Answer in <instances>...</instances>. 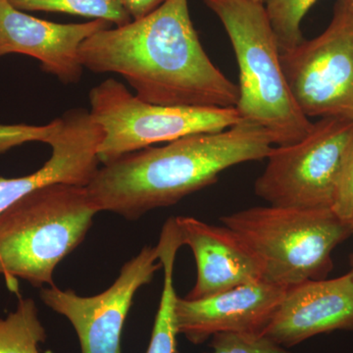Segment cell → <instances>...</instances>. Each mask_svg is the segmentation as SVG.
Returning a JSON list of instances; mask_svg holds the SVG:
<instances>
[{"label": "cell", "mask_w": 353, "mask_h": 353, "mask_svg": "<svg viewBox=\"0 0 353 353\" xmlns=\"http://www.w3.org/2000/svg\"><path fill=\"white\" fill-rule=\"evenodd\" d=\"M343 1L347 4L348 9L353 13V0H343Z\"/></svg>", "instance_id": "cell-23"}, {"label": "cell", "mask_w": 353, "mask_h": 353, "mask_svg": "<svg viewBox=\"0 0 353 353\" xmlns=\"http://www.w3.org/2000/svg\"><path fill=\"white\" fill-rule=\"evenodd\" d=\"M46 341V329L31 297H19L15 311L0 318V353H41Z\"/></svg>", "instance_id": "cell-16"}, {"label": "cell", "mask_w": 353, "mask_h": 353, "mask_svg": "<svg viewBox=\"0 0 353 353\" xmlns=\"http://www.w3.org/2000/svg\"><path fill=\"white\" fill-rule=\"evenodd\" d=\"M132 20H139L150 15L167 0H120Z\"/></svg>", "instance_id": "cell-22"}, {"label": "cell", "mask_w": 353, "mask_h": 353, "mask_svg": "<svg viewBox=\"0 0 353 353\" xmlns=\"http://www.w3.org/2000/svg\"><path fill=\"white\" fill-rule=\"evenodd\" d=\"M58 119L59 126L46 143L51 155L43 167L19 178H0V214L34 190L58 183L88 187L97 175L101 127L83 108L70 109Z\"/></svg>", "instance_id": "cell-11"}, {"label": "cell", "mask_w": 353, "mask_h": 353, "mask_svg": "<svg viewBox=\"0 0 353 353\" xmlns=\"http://www.w3.org/2000/svg\"><path fill=\"white\" fill-rule=\"evenodd\" d=\"M254 252L263 280L285 288L321 280L333 268L332 252L352 236L350 223L332 209L257 206L221 218Z\"/></svg>", "instance_id": "cell-5"}, {"label": "cell", "mask_w": 353, "mask_h": 353, "mask_svg": "<svg viewBox=\"0 0 353 353\" xmlns=\"http://www.w3.org/2000/svg\"><path fill=\"white\" fill-rule=\"evenodd\" d=\"M58 126V118L43 126L26 124L0 125V155L24 143L34 141L46 143L57 131Z\"/></svg>", "instance_id": "cell-20"}, {"label": "cell", "mask_w": 353, "mask_h": 353, "mask_svg": "<svg viewBox=\"0 0 353 353\" xmlns=\"http://www.w3.org/2000/svg\"><path fill=\"white\" fill-rule=\"evenodd\" d=\"M352 146L353 120L321 118L301 141L272 148L255 194L277 208L332 209Z\"/></svg>", "instance_id": "cell-7"}, {"label": "cell", "mask_w": 353, "mask_h": 353, "mask_svg": "<svg viewBox=\"0 0 353 353\" xmlns=\"http://www.w3.org/2000/svg\"><path fill=\"white\" fill-rule=\"evenodd\" d=\"M79 54L83 68L118 74L150 103L232 108L239 101L238 85L202 48L189 0H167L141 19L97 32Z\"/></svg>", "instance_id": "cell-1"}, {"label": "cell", "mask_w": 353, "mask_h": 353, "mask_svg": "<svg viewBox=\"0 0 353 353\" xmlns=\"http://www.w3.org/2000/svg\"><path fill=\"white\" fill-rule=\"evenodd\" d=\"M287 288L265 280L201 299H178L176 327L194 345L218 334L262 336Z\"/></svg>", "instance_id": "cell-10"}, {"label": "cell", "mask_w": 353, "mask_h": 353, "mask_svg": "<svg viewBox=\"0 0 353 353\" xmlns=\"http://www.w3.org/2000/svg\"><path fill=\"white\" fill-rule=\"evenodd\" d=\"M176 223L183 245L189 246L196 263V284L185 299H205L263 280L259 259L229 227L190 216H179Z\"/></svg>", "instance_id": "cell-14"}, {"label": "cell", "mask_w": 353, "mask_h": 353, "mask_svg": "<svg viewBox=\"0 0 353 353\" xmlns=\"http://www.w3.org/2000/svg\"><path fill=\"white\" fill-rule=\"evenodd\" d=\"M253 1L259 2V3H263V0H253Z\"/></svg>", "instance_id": "cell-26"}, {"label": "cell", "mask_w": 353, "mask_h": 353, "mask_svg": "<svg viewBox=\"0 0 353 353\" xmlns=\"http://www.w3.org/2000/svg\"><path fill=\"white\" fill-rule=\"evenodd\" d=\"M21 11L70 14L108 21L117 27L132 19L120 0H8Z\"/></svg>", "instance_id": "cell-17"}, {"label": "cell", "mask_w": 353, "mask_h": 353, "mask_svg": "<svg viewBox=\"0 0 353 353\" xmlns=\"http://www.w3.org/2000/svg\"><path fill=\"white\" fill-rule=\"evenodd\" d=\"M332 210L345 222L353 218V146L343 165Z\"/></svg>", "instance_id": "cell-21"}, {"label": "cell", "mask_w": 353, "mask_h": 353, "mask_svg": "<svg viewBox=\"0 0 353 353\" xmlns=\"http://www.w3.org/2000/svg\"><path fill=\"white\" fill-rule=\"evenodd\" d=\"M273 148L263 128L243 120L224 131L190 134L102 165L87 189L99 212L137 220L213 185L231 167L265 159Z\"/></svg>", "instance_id": "cell-2"}, {"label": "cell", "mask_w": 353, "mask_h": 353, "mask_svg": "<svg viewBox=\"0 0 353 353\" xmlns=\"http://www.w3.org/2000/svg\"><path fill=\"white\" fill-rule=\"evenodd\" d=\"M99 212L87 187L48 185L23 196L0 214V276L19 294L18 280L54 285L57 265L85 240Z\"/></svg>", "instance_id": "cell-3"}, {"label": "cell", "mask_w": 353, "mask_h": 353, "mask_svg": "<svg viewBox=\"0 0 353 353\" xmlns=\"http://www.w3.org/2000/svg\"><path fill=\"white\" fill-rule=\"evenodd\" d=\"M108 21L58 24L39 19L0 0V57L19 53L38 59L41 69L69 85L81 80V46L92 34L110 29Z\"/></svg>", "instance_id": "cell-12"}, {"label": "cell", "mask_w": 353, "mask_h": 353, "mask_svg": "<svg viewBox=\"0 0 353 353\" xmlns=\"http://www.w3.org/2000/svg\"><path fill=\"white\" fill-rule=\"evenodd\" d=\"M350 265H352V270H350V273L352 274L353 278V253L350 255Z\"/></svg>", "instance_id": "cell-24"}, {"label": "cell", "mask_w": 353, "mask_h": 353, "mask_svg": "<svg viewBox=\"0 0 353 353\" xmlns=\"http://www.w3.org/2000/svg\"><path fill=\"white\" fill-rule=\"evenodd\" d=\"M182 245L183 241L176 219L170 218L162 228L157 245L159 261L164 270L163 289L155 316L152 338L145 353H176V336L179 331L176 327V304L179 297L176 296L174 285V267L176 252Z\"/></svg>", "instance_id": "cell-15"}, {"label": "cell", "mask_w": 353, "mask_h": 353, "mask_svg": "<svg viewBox=\"0 0 353 353\" xmlns=\"http://www.w3.org/2000/svg\"><path fill=\"white\" fill-rule=\"evenodd\" d=\"M161 267L157 246H145L101 294L81 296L54 285L43 288L39 296L46 306L69 320L82 353H122L121 338L134 297Z\"/></svg>", "instance_id": "cell-9"}, {"label": "cell", "mask_w": 353, "mask_h": 353, "mask_svg": "<svg viewBox=\"0 0 353 353\" xmlns=\"http://www.w3.org/2000/svg\"><path fill=\"white\" fill-rule=\"evenodd\" d=\"M336 330L353 331V278L310 280L287 288L262 336L282 347Z\"/></svg>", "instance_id": "cell-13"}, {"label": "cell", "mask_w": 353, "mask_h": 353, "mask_svg": "<svg viewBox=\"0 0 353 353\" xmlns=\"http://www.w3.org/2000/svg\"><path fill=\"white\" fill-rule=\"evenodd\" d=\"M204 2L224 26L238 61L236 109L241 117L263 128L275 146L292 145L305 138L313 123L290 92L263 3L253 0Z\"/></svg>", "instance_id": "cell-4"}, {"label": "cell", "mask_w": 353, "mask_h": 353, "mask_svg": "<svg viewBox=\"0 0 353 353\" xmlns=\"http://www.w3.org/2000/svg\"><path fill=\"white\" fill-rule=\"evenodd\" d=\"M350 232H352V236H353V218L350 222Z\"/></svg>", "instance_id": "cell-25"}, {"label": "cell", "mask_w": 353, "mask_h": 353, "mask_svg": "<svg viewBox=\"0 0 353 353\" xmlns=\"http://www.w3.org/2000/svg\"><path fill=\"white\" fill-rule=\"evenodd\" d=\"M317 0H263L281 53L303 43L301 25Z\"/></svg>", "instance_id": "cell-18"}, {"label": "cell", "mask_w": 353, "mask_h": 353, "mask_svg": "<svg viewBox=\"0 0 353 353\" xmlns=\"http://www.w3.org/2000/svg\"><path fill=\"white\" fill-rule=\"evenodd\" d=\"M211 348L208 353H288L265 336L239 334H216Z\"/></svg>", "instance_id": "cell-19"}, {"label": "cell", "mask_w": 353, "mask_h": 353, "mask_svg": "<svg viewBox=\"0 0 353 353\" xmlns=\"http://www.w3.org/2000/svg\"><path fill=\"white\" fill-rule=\"evenodd\" d=\"M292 97L304 115L353 120V13L343 0L317 38L281 53Z\"/></svg>", "instance_id": "cell-8"}, {"label": "cell", "mask_w": 353, "mask_h": 353, "mask_svg": "<svg viewBox=\"0 0 353 353\" xmlns=\"http://www.w3.org/2000/svg\"><path fill=\"white\" fill-rule=\"evenodd\" d=\"M90 113L101 127L99 146L102 165L159 143L201 134L224 131L243 121L236 108L163 106L132 94L126 85L108 79L90 92Z\"/></svg>", "instance_id": "cell-6"}]
</instances>
